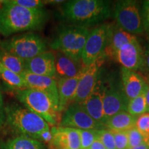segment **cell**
<instances>
[{
  "label": "cell",
  "instance_id": "obj_28",
  "mask_svg": "<svg viewBox=\"0 0 149 149\" xmlns=\"http://www.w3.org/2000/svg\"><path fill=\"white\" fill-rule=\"evenodd\" d=\"M97 139L104 144L106 149H116L114 136L111 130L108 128L99 130Z\"/></svg>",
  "mask_w": 149,
  "mask_h": 149
},
{
  "label": "cell",
  "instance_id": "obj_22",
  "mask_svg": "<svg viewBox=\"0 0 149 149\" xmlns=\"http://www.w3.org/2000/svg\"><path fill=\"white\" fill-rule=\"evenodd\" d=\"M2 149H45V146L37 139L26 136H18L8 139L1 146Z\"/></svg>",
  "mask_w": 149,
  "mask_h": 149
},
{
  "label": "cell",
  "instance_id": "obj_15",
  "mask_svg": "<svg viewBox=\"0 0 149 149\" xmlns=\"http://www.w3.org/2000/svg\"><path fill=\"white\" fill-rule=\"evenodd\" d=\"M25 70L37 75L56 79L55 54L46 51L32 59L26 60Z\"/></svg>",
  "mask_w": 149,
  "mask_h": 149
},
{
  "label": "cell",
  "instance_id": "obj_34",
  "mask_svg": "<svg viewBox=\"0 0 149 149\" xmlns=\"http://www.w3.org/2000/svg\"><path fill=\"white\" fill-rule=\"evenodd\" d=\"M52 139H53V135H52L51 129L44 130L42 133L40 134V135L38 136V138L37 140H39L41 142L46 143L49 145L51 143Z\"/></svg>",
  "mask_w": 149,
  "mask_h": 149
},
{
  "label": "cell",
  "instance_id": "obj_19",
  "mask_svg": "<svg viewBox=\"0 0 149 149\" xmlns=\"http://www.w3.org/2000/svg\"><path fill=\"white\" fill-rule=\"evenodd\" d=\"M25 83L26 88L35 89L45 92L59 102L57 79L47 76L37 75L31 72L24 71L20 74Z\"/></svg>",
  "mask_w": 149,
  "mask_h": 149
},
{
  "label": "cell",
  "instance_id": "obj_32",
  "mask_svg": "<svg viewBox=\"0 0 149 149\" xmlns=\"http://www.w3.org/2000/svg\"><path fill=\"white\" fill-rule=\"evenodd\" d=\"M141 11V15H142L143 22H144V29L149 34V0L148 1H144L143 2Z\"/></svg>",
  "mask_w": 149,
  "mask_h": 149
},
{
  "label": "cell",
  "instance_id": "obj_41",
  "mask_svg": "<svg viewBox=\"0 0 149 149\" xmlns=\"http://www.w3.org/2000/svg\"><path fill=\"white\" fill-rule=\"evenodd\" d=\"M80 149H85V148H80Z\"/></svg>",
  "mask_w": 149,
  "mask_h": 149
},
{
  "label": "cell",
  "instance_id": "obj_12",
  "mask_svg": "<svg viewBox=\"0 0 149 149\" xmlns=\"http://www.w3.org/2000/svg\"><path fill=\"white\" fill-rule=\"evenodd\" d=\"M143 59L144 50L137 39L123 46L115 54L113 59L120 63L122 67L138 72L142 66Z\"/></svg>",
  "mask_w": 149,
  "mask_h": 149
},
{
  "label": "cell",
  "instance_id": "obj_5",
  "mask_svg": "<svg viewBox=\"0 0 149 149\" xmlns=\"http://www.w3.org/2000/svg\"><path fill=\"white\" fill-rule=\"evenodd\" d=\"M90 30L74 25L61 28L51 44V48L65 54L74 60L81 61V54Z\"/></svg>",
  "mask_w": 149,
  "mask_h": 149
},
{
  "label": "cell",
  "instance_id": "obj_11",
  "mask_svg": "<svg viewBox=\"0 0 149 149\" xmlns=\"http://www.w3.org/2000/svg\"><path fill=\"white\" fill-rule=\"evenodd\" d=\"M105 58L104 56H102L93 64L86 66L85 72L78 84L77 91L73 100L74 103H82L92 93L100 79L101 67Z\"/></svg>",
  "mask_w": 149,
  "mask_h": 149
},
{
  "label": "cell",
  "instance_id": "obj_23",
  "mask_svg": "<svg viewBox=\"0 0 149 149\" xmlns=\"http://www.w3.org/2000/svg\"><path fill=\"white\" fill-rule=\"evenodd\" d=\"M0 62L8 69L21 74L25 71V61L0 48Z\"/></svg>",
  "mask_w": 149,
  "mask_h": 149
},
{
  "label": "cell",
  "instance_id": "obj_8",
  "mask_svg": "<svg viewBox=\"0 0 149 149\" xmlns=\"http://www.w3.org/2000/svg\"><path fill=\"white\" fill-rule=\"evenodd\" d=\"M109 24H102L90 31L82 54L81 62L88 66L102 56H104L107 43Z\"/></svg>",
  "mask_w": 149,
  "mask_h": 149
},
{
  "label": "cell",
  "instance_id": "obj_26",
  "mask_svg": "<svg viewBox=\"0 0 149 149\" xmlns=\"http://www.w3.org/2000/svg\"><path fill=\"white\" fill-rule=\"evenodd\" d=\"M81 141V148L88 149L96 139H97V130H80L78 129Z\"/></svg>",
  "mask_w": 149,
  "mask_h": 149
},
{
  "label": "cell",
  "instance_id": "obj_3",
  "mask_svg": "<svg viewBox=\"0 0 149 149\" xmlns=\"http://www.w3.org/2000/svg\"><path fill=\"white\" fill-rule=\"evenodd\" d=\"M4 111L6 124L22 136L37 140L41 133L51 129L42 117L17 103L7 104Z\"/></svg>",
  "mask_w": 149,
  "mask_h": 149
},
{
  "label": "cell",
  "instance_id": "obj_7",
  "mask_svg": "<svg viewBox=\"0 0 149 149\" xmlns=\"http://www.w3.org/2000/svg\"><path fill=\"white\" fill-rule=\"evenodd\" d=\"M115 23L132 35H139L145 31L141 9L133 0H122L115 3L113 10Z\"/></svg>",
  "mask_w": 149,
  "mask_h": 149
},
{
  "label": "cell",
  "instance_id": "obj_2",
  "mask_svg": "<svg viewBox=\"0 0 149 149\" xmlns=\"http://www.w3.org/2000/svg\"><path fill=\"white\" fill-rule=\"evenodd\" d=\"M44 9H28L1 1L0 6V33L8 37L19 33L40 29L45 24Z\"/></svg>",
  "mask_w": 149,
  "mask_h": 149
},
{
  "label": "cell",
  "instance_id": "obj_10",
  "mask_svg": "<svg viewBox=\"0 0 149 149\" xmlns=\"http://www.w3.org/2000/svg\"><path fill=\"white\" fill-rule=\"evenodd\" d=\"M129 100L123 91L120 83L109 81L103 83V106L107 120L122 111H127Z\"/></svg>",
  "mask_w": 149,
  "mask_h": 149
},
{
  "label": "cell",
  "instance_id": "obj_30",
  "mask_svg": "<svg viewBox=\"0 0 149 149\" xmlns=\"http://www.w3.org/2000/svg\"><path fill=\"white\" fill-rule=\"evenodd\" d=\"M128 136V144L129 148L138 146L139 145L144 144L145 141L142 135L137 129V128L133 127V128L127 131Z\"/></svg>",
  "mask_w": 149,
  "mask_h": 149
},
{
  "label": "cell",
  "instance_id": "obj_35",
  "mask_svg": "<svg viewBox=\"0 0 149 149\" xmlns=\"http://www.w3.org/2000/svg\"><path fill=\"white\" fill-rule=\"evenodd\" d=\"M4 104L3 102V97L0 92V128L6 124V115L4 111Z\"/></svg>",
  "mask_w": 149,
  "mask_h": 149
},
{
  "label": "cell",
  "instance_id": "obj_27",
  "mask_svg": "<svg viewBox=\"0 0 149 149\" xmlns=\"http://www.w3.org/2000/svg\"><path fill=\"white\" fill-rule=\"evenodd\" d=\"M135 127L142 135L145 143L149 141V113H146L137 117Z\"/></svg>",
  "mask_w": 149,
  "mask_h": 149
},
{
  "label": "cell",
  "instance_id": "obj_38",
  "mask_svg": "<svg viewBox=\"0 0 149 149\" xmlns=\"http://www.w3.org/2000/svg\"><path fill=\"white\" fill-rule=\"evenodd\" d=\"M128 149H149V146L146 143L139 145L138 146L133 147V148H129Z\"/></svg>",
  "mask_w": 149,
  "mask_h": 149
},
{
  "label": "cell",
  "instance_id": "obj_31",
  "mask_svg": "<svg viewBox=\"0 0 149 149\" xmlns=\"http://www.w3.org/2000/svg\"><path fill=\"white\" fill-rule=\"evenodd\" d=\"M114 136L116 149H128V136L127 132L111 131Z\"/></svg>",
  "mask_w": 149,
  "mask_h": 149
},
{
  "label": "cell",
  "instance_id": "obj_24",
  "mask_svg": "<svg viewBox=\"0 0 149 149\" xmlns=\"http://www.w3.org/2000/svg\"><path fill=\"white\" fill-rule=\"evenodd\" d=\"M0 77L11 88H13L16 90L26 88L22 76L6 68L1 62H0Z\"/></svg>",
  "mask_w": 149,
  "mask_h": 149
},
{
  "label": "cell",
  "instance_id": "obj_29",
  "mask_svg": "<svg viewBox=\"0 0 149 149\" xmlns=\"http://www.w3.org/2000/svg\"><path fill=\"white\" fill-rule=\"evenodd\" d=\"M11 3L28 9H44L46 1L41 0H11Z\"/></svg>",
  "mask_w": 149,
  "mask_h": 149
},
{
  "label": "cell",
  "instance_id": "obj_4",
  "mask_svg": "<svg viewBox=\"0 0 149 149\" xmlns=\"http://www.w3.org/2000/svg\"><path fill=\"white\" fill-rule=\"evenodd\" d=\"M16 97L26 109L42 117L49 125H60L59 102L51 95L32 88L17 90Z\"/></svg>",
  "mask_w": 149,
  "mask_h": 149
},
{
  "label": "cell",
  "instance_id": "obj_25",
  "mask_svg": "<svg viewBox=\"0 0 149 149\" xmlns=\"http://www.w3.org/2000/svg\"><path fill=\"white\" fill-rule=\"evenodd\" d=\"M146 88L139 95L129 100L128 104L127 112L130 115L139 117L147 113L146 102Z\"/></svg>",
  "mask_w": 149,
  "mask_h": 149
},
{
  "label": "cell",
  "instance_id": "obj_18",
  "mask_svg": "<svg viewBox=\"0 0 149 149\" xmlns=\"http://www.w3.org/2000/svg\"><path fill=\"white\" fill-rule=\"evenodd\" d=\"M121 84L128 100L135 98L146 87V80L137 72L122 67L120 68Z\"/></svg>",
  "mask_w": 149,
  "mask_h": 149
},
{
  "label": "cell",
  "instance_id": "obj_33",
  "mask_svg": "<svg viewBox=\"0 0 149 149\" xmlns=\"http://www.w3.org/2000/svg\"><path fill=\"white\" fill-rule=\"evenodd\" d=\"M140 71L146 74V77H149V44L144 51V59Z\"/></svg>",
  "mask_w": 149,
  "mask_h": 149
},
{
  "label": "cell",
  "instance_id": "obj_13",
  "mask_svg": "<svg viewBox=\"0 0 149 149\" xmlns=\"http://www.w3.org/2000/svg\"><path fill=\"white\" fill-rule=\"evenodd\" d=\"M135 40V35L124 31L115 22L109 24L107 43L104 56L106 58L114 59L115 54L123 46Z\"/></svg>",
  "mask_w": 149,
  "mask_h": 149
},
{
  "label": "cell",
  "instance_id": "obj_16",
  "mask_svg": "<svg viewBox=\"0 0 149 149\" xmlns=\"http://www.w3.org/2000/svg\"><path fill=\"white\" fill-rule=\"evenodd\" d=\"M86 66H84L75 77L59 78L57 80V90L59 96V111L60 113L64 111L73 102V100L77 91L78 84Z\"/></svg>",
  "mask_w": 149,
  "mask_h": 149
},
{
  "label": "cell",
  "instance_id": "obj_40",
  "mask_svg": "<svg viewBox=\"0 0 149 149\" xmlns=\"http://www.w3.org/2000/svg\"><path fill=\"white\" fill-rule=\"evenodd\" d=\"M146 144H148V146H149V141H148V142H147V143H146Z\"/></svg>",
  "mask_w": 149,
  "mask_h": 149
},
{
  "label": "cell",
  "instance_id": "obj_36",
  "mask_svg": "<svg viewBox=\"0 0 149 149\" xmlns=\"http://www.w3.org/2000/svg\"><path fill=\"white\" fill-rule=\"evenodd\" d=\"M146 80V102L147 113H149V77H144Z\"/></svg>",
  "mask_w": 149,
  "mask_h": 149
},
{
  "label": "cell",
  "instance_id": "obj_6",
  "mask_svg": "<svg viewBox=\"0 0 149 149\" xmlns=\"http://www.w3.org/2000/svg\"><path fill=\"white\" fill-rule=\"evenodd\" d=\"M0 48L26 61L46 51V41L33 33L15 35L1 43Z\"/></svg>",
  "mask_w": 149,
  "mask_h": 149
},
{
  "label": "cell",
  "instance_id": "obj_20",
  "mask_svg": "<svg viewBox=\"0 0 149 149\" xmlns=\"http://www.w3.org/2000/svg\"><path fill=\"white\" fill-rule=\"evenodd\" d=\"M55 57L56 77L58 79L75 77L84 66L81 61L74 60L61 52H57Z\"/></svg>",
  "mask_w": 149,
  "mask_h": 149
},
{
  "label": "cell",
  "instance_id": "obj_1",
  "mask_svg": "<svg viewBox=\"0 0 149 149\" xmlns=\"http://www.w3.org/2000/svg\"><path fill=\"white\" fill-rule=\"evenodd\" d=\"M60 14L71 25L87 28L101 25L113 15L109 1L104 0H70L60 7Z\"/></svg>",
  "mask_w": 149,
  "mask_h": 149
},
{
  "label": "cell",
  "instance_id": "obj_21",
  "mask_svg": "<svg viewBox=\"0 0 149 149\" xmlns=\"http://www.w3.org/2000/svg\"><path fill=\"white\" fill-rule=\"evenodd\" d=\"M137 118L127 111L120 112L108 118L104 126L111 131L127 132L135 127Z\"/></svg>",
  "mask_w": 149,
  "mask_h": 149
},
{
  "label": "cell",
  "instance_id": "obj_17",
  "mask_svg": "<svg viewBox=\"0 0 149 149\" xmlns=\"http://www.w3.org/2000/svg\"><path fill=\"white\" fill-rule=\"evenodd\" d=\"M81 104L93 119L104 125L105 124L107 118L103 106V82L100 79L92 93Z\"/></svg>",
  "mask_w": 149,
  "mask_h": 149
},
{
  "label": "cell",
  "instance_id": "obj_39",
  "mask_svg": "<svg viewBox=\"0 0 149 149\" xmlns=\"http://www.w3.org/2000/svg\"><path fill=\"white\" fill-rule=\"evenodd\" d=\"M50 149H66V148H49Z\"/></svg>",
  "mask_w": 149,
  "mask_h": 149
},
{
  "label": "cell",
  "instance_id": "obj_14",
  "mask_svg": "<svg viewBox=\"0 0 149 149\" xmlns=\"http://www.w3.org/2000/svg\"><path fill=\"white\" fill-rule=\"evenodd\" d=\"M53 139L49 148L80 149L81 141L78 129L64 126H53L51 129Z\"/></svg>",
  "mask_w": 149,
  "mask_h": 149
},
{
  "label": "cell",
  "instance_id": "obj_37",
  "mask_svg": "<svg viewBox=\"0 0 149 149\" xmlns=\"http://www.w3.org/2000/svg\"><path fill=\"white\" fill-rule=\"evenodd\" d=\"M88 149H106L104 144L99 139H96Z\"/></svg>",
  "mask_w": 149,
  "mask_h": 149
},
{
  "label": "cell",
  "instance_id": "obj_9",
  "mask_svg": "<svg viewBox=\"0 0 149 149\" xmlns=\"http://www.w3.org/2000/svg\"><path fill=\"white\" fill-rule=\"evenodd\" d=\"M59 126L80 130H100L107 128L104 124L93 119L81 104L74 102L64 111Z\"/></svg>",
  "mask_w": 149,
  "mask_h": 149
}]
</instances>
